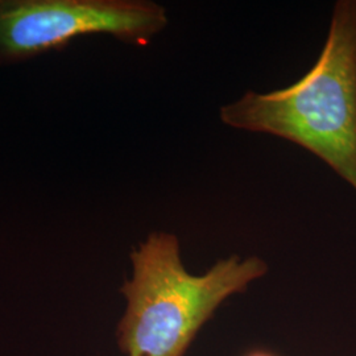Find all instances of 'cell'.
<instances>
[{
	"mask_svg": "<svg viewBox=\"0 0 356 356\" xmlns=\"http://www.w3.org/2000/svg\"><path fill=\"white\" fill-rule=\"evenodd\" d=\"M219 116L229 127L302 147L356 191V0L335 3L323 49L305 76L285 89L247 91Z\"/></svg>",
	"mask_w": 356,
	"mask_h": 356,
	"instance_id": "1",
	"label": "cell"
},
{
	"mask_svg": "<svg viewBox=\"0 0 356 356\" xmlns=\"http://www.w3.org/2000/svg\"><path fill=\"white\" fill-rule=\"evenodd\" d=\"M132 275L120 293L126 310L118 343L126 356H184L198 331L234 294L268 272L257 257L232 254L204 275L182 261L177 236L156 231L131 252Z\"/></svg>",
	"mask_w": 356,
	"mask_h": 356,
	"instance_id": "2",
	"label": "cell"
},
{
	"mask_svg": "<svg viewBox=\"0 0 356 356\" xmlns=\"http://www.w3.org/2000/svg\"><path fill=\"white\" fill-rule=\"evenodd\" d=\"M166 26L165 8L148 0H0V65L32 60L90 35L147 47Z\"/></svg>",
	"mask_w": 356,
	"mask_h": 356,
	"instance_id": "3",
	"label": "cell"
},
{
	"mask_svg": "<svg viewBox=\"0 0 356 356\" xmlns=\"http://www.w3.org/2000/svg\"><path fill=\"white\" fill-rule=\"evenodd\" d=\"M247 356H273L272 354H269V353H266V351H254V353H251V354H248Z\"/></svg>",
	"mask_w": 356,
	"mask_h": 356,
	"instance_id": "4",
	"label": "cell"
}]
</instances>
